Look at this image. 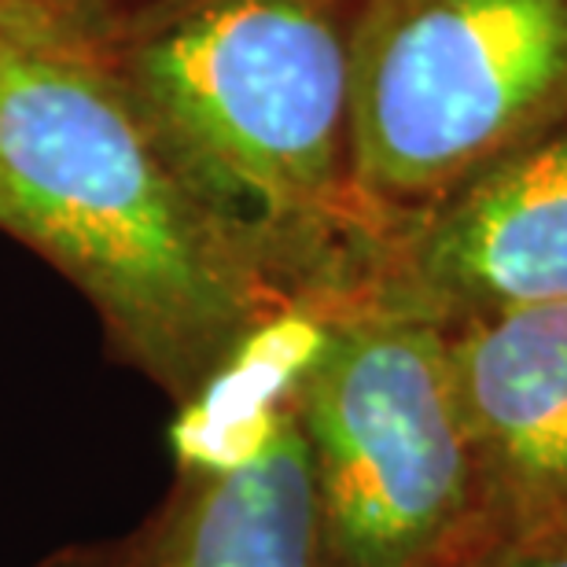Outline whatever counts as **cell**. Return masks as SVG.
<instances>
[{
    "mask_svg": "<svg viewBox=\"0 0 567 567\" xmlns=\"http://www.w3.org/2000/svg\"><path fill=\"white\" fill-rule=\"evenodd\" d=\"M354 0H137L93 52L147 141L302 321L361 310L391 218L354 174Z\"/></svg>",
    "mask_w": 567,
    "mask_h": 567,
    "instance_id": "6da1fadb",
    "label": "cell"
},
{
    "mask_svg": "<svg viewBox=\"0 0 567 567\" xmlns=\"http://www.w3.org/2000/svg\"><path fill=\"white\" fill-rule=\"evenodd\" d=\"M0 233L71 280L181 410L302 321L181 188L96 55L0 38Z\"/></svg>",
    "mask_w": 567,
    "mask_h": 567,
    "instance_id": "7a4b0ae2",
    "label": "cell"
},
{
    "mask_svg": "<svg viewBox=\"0 0 567 567\" xmlns=\"http://www.w3.org/2000/svg\"><path fill=\"white\" fill-rule=\"evenodd\" d=\"M310 453L317 567H457L494 538L435 324H310L288 377Z\"/></svg>",
    "mask_w": 567,
    "mask_h": 567,
    "instance_id": "3957f363",
    "label": "cell"
},
{
    "mask_svg": "<svg viewBox=\"0 0 567 567\" xmlns=\"http://www.w3.org/2000/svg\"><path fill=\"white\" fill-rule=\"evenodd\" d=\"M567 118V0H354L350 137L391 218Z\"/></svg>",
    "mask_w": 567,
    "mask_h": 567,
    "instance_id": "277c9868",
    "label": "cell"
},
{
    "mask_svg": "<svg viewBox=\"0 0 567 567\" xmlns=\"http://www.w3.org/2000/svg\"><path fill=\"white\" fill-rule=\"evenodd\" d=\"M567 302V118L399 218L361 310L453 328Z\"/></svg>",
    "mask_w": 567,
    "mask_h": 567,
    "instance_id": "5b68a950",
    "label": "cell"
},
{
    "mask_svg": "<svg viewBox=\"0 0 567 567\" xmlns=\"http://www.w3.org/2000/svg\"><path fill=\"white\" fill-rule=\"evenodd\" d=\"M442 336L494 538L567 524V302L475 317Z\"/></svg>",
    "mask_w": 567,
    "mask_h": 567,
    "instance_id": "8992f818",
    "label": "cell"
},
{
    "mask_svg": "<svg viewBox=\"0 0 567 567\" xmlns=\"http://www.w3.org/2000/svg\"><path fill=\"white\" fill-rule=\"evenodd\" d=\"M100 567H317L310 453L284 380L240 446L181 464L163 502L104 542Z\"/></svg>",
    "mask_w": 567,
    "mask_h": 567,
    "instance_id": "52a82bcc",
    "label": "cell"
},
{
    "mask_svg": "<svg viewBox=\"0 0 567 567\" xmlns=\"http://www.w3.org/2000/svg\"><path fill=\"white\" fill-rule=\"evenodd\" d=\"M137 0H0V38L27 49L93 55Z\"/></svg>",
    "mask_w": 567,
    "mask_h": 567,
    "instance_id": "ba28073f",
    "label": "cell"
},
{
    "mask_svg": "<svg viewBox=\"0 0 567 567\" xmlns=\"http://www.w3.org/2000/svg\"><path fill=\"white\" fill-rule=\"evenodd\" d=\"M457 567H567V524L502 535Z\"/></svg>",
    "mask_w": 567,
    "mask_h": 567,
    "instance_id": "9c48e42d",
    "label": "cell"
},
{
    "mask_svg": "<svg viewBox=\"0 0 567 567\" xmlns=\"http://www.w3.org/2000/svg\"><path fill=\"white\" fill-rule=\"evenodd\" d=\"M100 560H104V542H74V546L49 553L33 567H100Z\"/></svg>",
    "mask_w": 567,
    "mask_h": 567,
    "instance_id": "30bf717a",
    "label": "cell"
}]
</instances>
